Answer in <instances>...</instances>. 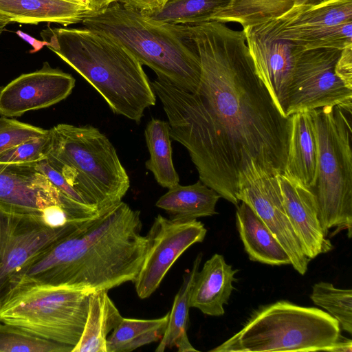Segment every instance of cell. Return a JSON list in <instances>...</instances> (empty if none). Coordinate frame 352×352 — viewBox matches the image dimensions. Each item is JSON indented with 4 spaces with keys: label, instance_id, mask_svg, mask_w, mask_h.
Listing matches in <instances>:
<instances>
[{
    "label": "cell",
    "instance_id": "obj_33",
    "mask_svg": "<svg viewBox=\"0 0 352 352\" xmlns=\"http://www.w3.org/2000/svg\"><path fill=\"white\" fill-rule=\"evenodd\" d=\"M335 73L347 88L352 89V44L341 50L336 64Z\"/></svg>",
    "mask_w": 352,
    "mask_h": 352
},
{
    "label": "cell",
    "instance_id": "obj_35",
    "mask_svg": "<svg viewBox=\"0 0 352 352\" xmlns=\"http://www.w3.org/2000/svg\"><path fill=\"white\" fill-rule=\"evenodd\" d=\"M326 351L351 352L352 341L351 339L343 338L340 335L338 339L326 349Z\"/></svg>",
    "mask_w": 352,
    "mask_h": 352
},
{
    "label": "cell",
    "instance_id": "obj_6",
    "mask_svg": "<svg viewBox=\"0 0 352 352\" xmlns=\"http://www.w3.org/2000/svg\"><path fill=\"white\" fill-rule=\"evenodd\" d=\"M318 158L313 192L321 226L352 235V104L309 110Z\"/></svg>",
    "mask_w": 352,
    "mask_h": 352
},
{
    "label": "cell",
    "instance_id": "obj_11",
    "mask_svg": "<svg viewBox=\"0 0 352 352\" xmlns=\"http://www.w3.org/2000/svg\"><path fill=\"white\" fill-rule=\"evenodd\" d=\"M341 50L300 47L288 95L287 117L315 109L352 104V89L335 73Z\"/></svg>",
    "mask_w": 352,
    "mask_h": 352
},
{
    "label": "cell",
    "instance_id": "obj_3",
    "mask_svg": "<svg viewBox=\"0 0 352 352\" xmlns=\"http://www.w3.org/2000/svg\"><path fill=\"white\" fill-rule=\"evenodd\" d=\"M47 46L101 95L112 111L140 122L156 96L142 65L124 47L88 28H51L41 32Z\"/></svg>",
    "mask_w": 352,
    "mask_h": 352
},
{
    "label": "cell",
    "instance_id": "obj_5",
    "mask_svg": "<svg viewBox=\"0 0 352 352\" xmlns=\"http://www.w3.org/2000/svg\"><path fill=\"white\" fill-rule=\"evenodd\" d=\"M50 164L82 201L102 212L122 201L129 175L108 138L97 128L58 124L49 129Z\"/></svg>",
    "mask_w": 352,
    "mask_h": 352
},
{
    "label": "cell",
    "instance_id": "obj_36",
    "mask_svg": "<svg viewBox=\"0 0 352 352\" xmlns=\"http://www.w3.org/2000/svg\"><path fill=\"white\" fill-rule=\"evenodd\" d=\"M16 33L20 38H21L23 40L30 44V45L33 47V50L30 51V53H35L36 52H38L44 46L48 45L47 41L37 40L36 38L31 36L28 34L21 30H17Z\"/></svg>",
    "mask_w": 352,
    "mask_h": 352
},
{
    "label": "cell",
    "instance_id": "obj_25",
    "mask_svg": "<svg viewBox=\"0 0 352 352\" xmlns=\"http://www.w3.org/2000/svg\"><path fill=\"white\" fill-rule=\"evenodd\" d=\"M327 0H232L217 11L210 21L236 23L243 29L276 19L295 6L316 4Z\"/></svg>",
    "mask_w": 352,
    "mask_h": 352
},
{
    "label": "cell",
    "instance_id": "obj_4",
    "mask_svg": "<svg viewBox=\"0 0 352 352\" xmlns=\"http://www.w3.org/2000/svg\"><path fill=\"white\" fill-rule=\"evenodd\" d=\"M82 23L124 47L157 78L192 93L197 91L201 64L187 25L154 22L119 1L88 11Z\"/></svg>",
    "mask_w": 352,
    "mask_h": 352
},
{
    "label": "cell",
    "instance_id": "obj_22",
    "mask_svg": "<svg viewBox=\"0 0 352 352\" xmlns=\"http://www.w3.org/2000/svg\"><path fill=\"white\" fill-rule=\"evenodd\" d=\"M219 198L215 190L199 180L193 184H178L168 188L155 205L165 210L170 219L184 222L216 214Z\"/></svg>",
    "mask_w": 352,
    "mask_h": 352
},
{
    "label": "cell",
    "instance_id": "obj_1",
    "mask_svg": "<svg viewBox=\"0 0 352 352\" xmlns=\"http://www.w3.org/2000/svg\"><path fill=\"white\" fill-rule=\"evenodd\" d=\"M188 28L201 64L197 91L158 78L151 84L199 180L237 206L239 174L252 160L283 173L289 119L256 75L243 30L217 21Z\"/></svg>",
    "mask_w": 352,
    "mask_h": 352
},
{
    "label": "cell",
    "instance_id": "obj_19",
    "mask_svg": "<svg viewBox=\"0 0 352 352\" xmlns=\"http://www.w3.org/2000/svg\"><path fill=\"white\" fill-rule=\"evenodd\" d=\"M289 130L283 174L311 188L316 175L318 146L309 111L288 116Z\"/></svg>",
    "mask_w": 352,
    "mask_h": 352
},
{
    "label": "cell",
    "instance_id": "obj_13",
    "mask_svg": "<svg viewBox=\"0 0 352 352\" xmlns=\"http://www.w3.org/2000/svg\"><path fill=\"white\" fill-rule=\"evenodd\" d=\"M207 230L199 221H176L158 214L146 235L147 250L134 280L138 296L149 297L160 286L176 260L191 245L205 239Z\"/></svg>",
    "mask_w": 352,
    "mask_h": 352
},
{
    "label": "cell",
    "instance_id": "obj_34",
    "mask_svg": "<svg viewBox=\"0 0 352 352\" xmlns=\"http://www.w3.org/2000/svg\"><path fill=\"white\" fill-rule=\"evenodd\" d=\"M167 0H120L124 6L134 9L141 13H149L161 9Z\"/></svg>",
    "mask_w": 352,
    "mask_h": 352
},
{
    "label": "cell",
    "instance_id": "obj_26",
    "mask_svg": "<svg viewBox=\"0 0 352 352\" xmlns=\"http://www.w3.org/2000/svg\"><path fill=\"white\" fill-rule=\"evenodd\" d=\"M144 136L150 157L145 162L159 185L170 188L179 183L172 157L170 126L168 122L152 118L147 124Z\"/></svg>",
    "mask_w": 352,
    "mask_h": 352
},
{
    "label": "cell",
    "instance_id": "obj_2",
    "mask_svg": "<svg viewBox=\"0 0 352 352\" xmlns=\"http://www.w3.org/2000/svg\"><path fill=\"white\" fill-rule=\"evenodd\" d=\"M142 228L140 211L121 201L32 261L14 289L47 285L92 293L133 282L147 250Z\"/></svg>",
    "mask_w": 352,
    "mask_h": 352
},
{
    "label": "cell",
    "instance_id": "obj_37",
    "mask_svg": "<svg viewBox=\"0 0 352 352\" xmlns=\"http://www.w3.org/2000/svg\"><path fill=\"white\" fill-rule=\"evenodd\" d=\"M120 0H86L87 6L90 12H97L104 9L113 3Z\"/></svg>",
    "mask_w": 352,
    "mask_h": 352
},
{
    "label": "cell",
    "instance_id": "obj_8",
    "mask_svg": "<svg viewBox=\"0 0 352 352\" xmlns=\"http://www.w3.org/2000/svg\"><path fill=\"white\" fill-rule=\"evenodd\" d=\"M89 294L65 286H20L0 305V322L74 347L84 329Z\"/></svg>",
    "mask_w": 352,
    "mask_h": 352
},
{
    "label": "cell",
    "instance_id": "obj_9",
    "mask_svg": "<svg viewBox=\"0 0 352 352\" xmlns=\"http://www.w3.org/2000/svg\"><path fill=\"white\" fill-rule=\"evenodd\" d=\"M243 30L267 41H289L305 50H342L352 44V0L295 6L276 19Z\"/></svg>",
    "mask_w": 352,
    "mask_h": 352
},
{
    "label": "cell",
    "instance_id": "obj_23",
    "mask_svg": "<svg viewBox=\"0 0 352 352\" xmlns=\"http://www.w3.org/2000/svg\"><path fill=\"white\" fill-rule=\"evenodd\" d=\"M107 292L90 293L84 329L72 352H107L108 334L123 318Z\"/></svg>",
    "mask_w": 352,
    "mask_h": 352
},
{
    "label": "cell",
    "instance_id": "obj_20",
    "mask_svg": "<svg viewBox=\"0 0 352 352\" xmlns=\"http://www.w3.org/2000/svg\"><path fill=\"white\" fill-rule=\"evenodd\" d=\"M88 11L86 4L67 0H0V13L19 23L67 26L82 23Z\"/></svg>",
    "mask_w": 352,
    "mask_h": 352
},
{
    "label": "cell",
    "instance_id": "obj_31",
    "mask_svg": "<svg viewBox=\"0 0 352 352\" xmlns=\"http://www.w3.org/2000/svg\"><path fill=\"white\" fill-rule=\"evenodd\" d=\"M50 148L49 131L31 138L0 155V162L9 163H37L47 158Z\"/></svg>",
    "mask_w": 352,
    "mask_h": 352
},
{
    "label": "cell",
    "instance_id": "obj_28",
    "mask_svg": "<svg viewBox=\"0 0 352 352\" xmlns=\"http://www.w3.org/2000/svg\"><path fill=\"white\" fill-rule=\"evenodd\" d=\"M232 0H167L160 10L142 13L158 23L197 25L210 21L212 16Z\"/></svg>",
    "mask_w": 352,
    "mask_h": 352
},
{
    "label": "cell",
    "instance_id": "obj_14",
    "mask_svg": "<svg viewBox=\"0 0 352 352\" xmlns=\"http://www.w3.org/2000/svg\"><path fill=\"white\" fill-rule=\"evenodd\" d=\"M36 164L0 162V205L41 213L50 206H60L72 219L82 217L87 206L62 193Z\"/></svg>",
    "mask_w": 352,
    "mask_h": 352
},
{
    "label": "cell",
    "instance_id": "obj_29",
    "mask_svg": "<svg viewBox=\"0 0 352 352\" xmlns=\"http://www.w3.org/2000/svg\"><path fill=\"white\" fill-rule=\"evenodd\" d=\"M312 302L324 309L336 318L342 329L352 333V290L340 289L328 282L320 281L312 286Z\"/></svg>",
    "mask_w": 352,
    "mask_h": 352
},
{
    "label": "cell",
    "instance_id": "obj_7",
    "mask_svg": "<svg viewBox=\"0 0 352 352\" xmlns=\"http://www.w3.org/2000/svg\"><path fill=\"white\" fill-rule=\"evenodd\" d=\"M340 336L327 312L279 300L256 310L243 328L210 352L324 351Z\"/></svg>",
    "mask_w": 352,
    "mask_h": 352
},
{
    "label": "cell",
    "instance_id": "obj_10",
    "mask_svg": "<svg viewBox=\"0 0 352 352\" xmlns=\"http://www.w3.org/2000/svg\"><path fill=\"white\" fill-rule=\"evenodd\" d=\"M87 221H70L52 227L41 212L0 205V305L11 294L27 266Z\"/></svg>",
    "mask_w": 352,
    "mask_h": 352
},
{
    "label": "cell",
    "instance_id": "obj_32",
    "mask_svg": "<svg viewBox=\"0 0 352 352\" xmlns=\"http://www.w3.org/2000/svg\"><path fill=\"white\" fill-rule=\"evenodd\" d=\"M44 129L8 117H0V155L33 138L47 134Z\"/></svg>",
    "mask_w": 352,
    "mask_h": 352
},
{
    "label": "cell",
    "instance_id": "obj_18",
    "mask_svg": "<svg viewBox=\"0 0 352 352\" xmlns=\"http://www.w3.org/2000/svg\"><path fill=\"white\" fill-rule=\"evenodd\" d=\"M237 272L238 270H234L226 262L223 255L213 254L197 273L190 292V307L208 316H223V306L228 304L234 289L233 283L237 280L234 276Z\"/></svg>",
    "mask_w": 352,
    "mask_h": 352
},
{
    "label": "cell",
    "instance_id": "obj_27",
    "mask_svg": "<svg viewBox=\"0 0 352 352\" xmlns=\"http://www.w3.org/2000/svg\"><path fill=\"white\" fill-rule=\"evenodd\" d=\"M169 312L156 319L122 318L107 339V352H130L160 341L164 334Z\"/></svg>",
    "mask_w": 352,
    "mask_h": 352
},
{
    "label": "cell",
    "instance_id": "obj_15",
    "mask_svg": "<svg viewBox=\"0 0 352 352\" xmlns=\"http://www.w3.org/2000/svg\"><path fill=\"white\" fill-rule=\"evenodd\" d=\"M76 80L47 62L34 72L23 74L0 89V115L19 117L32 110L52 106L67 98Z\"/></svg>",
    "mask_w": 352,
    "mask_h": 352
},
{
    "label": "cell",
    "instance_id": "obj_38",
    "mask_svg": "<svg viewBox=\"0 0 352 352\" xmlns=\"http://www.w3.org/2000/svg\"><path fill=\"white\" fill-rule=\"evenodd\" d=\"M67 1L77 2V3H85V4L87 5L86 0H67Z\"/></svg>",
    "mask_w": 352,
    "mask_h": 352
},
{
    "label": "cell",
    "instance_id": "obj_12",
    "mask_svg": "<svg viewBox=\"0 0 352 352\" xmlns=\"http://www.w3.org/2000/svg\"><path fill=\"white\" fill-rule=\"evenodd\" d=\"M236 197L247 204L268 227L285 250L294 270L304 275L311 260L289 221L276 175L252 160L239 174Z\"/></svg>",
    "mask_w": 352,
    "mask_h": 352
},
{
    "label": "cell",
    "instance_id": "obj_17",
    "mask_svg": "<svg viewBox=\"0 0 352 352\" xmlns=\"http://www.w3.org/2000/svg\"><path fill=\"white\" fill-rule=\"evenodd\" d=\"M276 177L285 212L306 256L311 260L331 251L333 245L320 223L311 190L283 173Z\"/></svg>",
    "mask_w": 352,
    "mask_h": 352
},
{
    "label": "cell",
    "instance_id": "obj_30",
    "mask_svg": "<svg viewBox=\"0 0 352 352\" xmlns=\"http://www.w3.org/2000/svg\"><path fill=\"white\" fill-rule=\"evenodd\" d=\"M73 348L0 322V352H72Z\"/></svg>",
    "mask_w": 352,
    "mask_h": 352
},
{
    "label": "cell",
    "instance_id": "obj_21",
    "mask_svg": "<svg viewBox=\"0 0 352 352\" xmlns=\"http://www.w3.org/2000/svg\"><path fill=\"white\" fill-rule=\"evenodd\" d=\"M236 207V226L250 260L270 265H291L283 246L254 210L243 201Z\"/></svg>",
    "mask_w": 352,
    "mask_h": 352
},
{
    "label": "cell",
    "instance_id": "obj_24",
    "mask_svg": "<svg viewBox=\"0 0 352 352\" xmlns=\"http://www.w3.org/2000/svg\"><path fill=\"white\" fill-rule=\"evenodd\" d=\"M202 253L197 254L192 268L183 276L182 284L175 296L171 311H169L167 327L155 349L164 352L167 349L175 348L178 352H198L190 343L187 330L189 326V300L191 289L199 270Z\"/></svg>",
    "mask_w": 352,
    "mask_h": 352
},
{
    "label": "cell",
    "instance_id": "obj_16",
    "mask_svg": "<svg viewBox=\"0 0 352 352\" xmlns=\"http://www.w3.org/2000/svg\"><path fill=\"white\" fill-rule=\"evenodd\" d=\"M245 34L256 75L280 112L287 117L289 87L300 47L286 41H267L248 32Z\"/></svg>",
    "mask_w": 352,
    "mask_h": 352
}]
</instances>
